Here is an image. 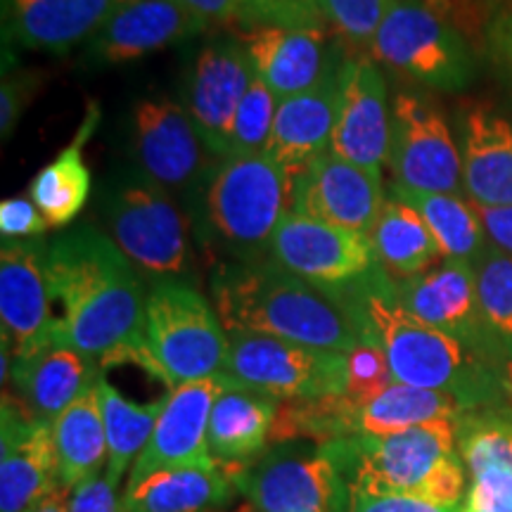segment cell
<instances>
[{
    "label": "cell",
    "instance_id": "obj_42",
    "mask_svg": "<svg viewBox=\"0 0 512 512\" xmlns=\"http://www.w3.org/2000/svg\"><path fill=\"white\" fill-rule=\"evenodd\" d=\"M69 512H124L119 486L107 479L105 470L83 479L69 491Z\"/></svg>",
    "mask_w": 512,
    "mask_h": 512
},
{
    "label": "cell",
    "instance_id": "obj_26",
    "mask_svg": "<svg viewBox=\"0 0 512 512\" xmlns=\"http://www.w3.org/2000/svg\"><path fill=\"white\" fill-rule=\"evenodd\" d=\"M119 0H8L5 31L27 50L64 55L93 38Z\"/></svg>",
    "mask_w": 512,
    "mask_h": 512
},
{
    "label": "cell",
    "instance_id": "obj_31",
    "mask_svg": "<svg viewBox=\"0 0 512 512\" xmlns=\"http://www.w3.org/2000/svg\"><path fill=\"white\" fill-rule=\"evenodd\" d=\"M463 413L465 408L453 396L392 382L361 406L351 403L349 437H380L432 420H458Z\"/></svg>",
    "mask_w": 512,
    "mask_h": 512
},
{
    "label": "cell",
    "instance_id": "obj_5",
    "mask_svg": "<svg viewBox=\"0 0 512 512\" xmlns=\"http://www.w3.org/2000/svg\"><path fill=\"white\" fill-rule=\"evenodd\" d=\"M190 207L197 238L228 264L264 261L290 211V176L266 152L219 159Z\"/></svg>",
    "mask_w": 512,
    "mask_h": 512
},
{
    "label": "cell",
    "instance_id": "obj_39",
    "mask_svg": "<svg viewBox=\"0 0 512 512\" xmlns=\"http://www.w3.org/2000/svg\"><path fill=\"white\" fill-rule=\"evenodd\" d=\"M394 382L392 370H389L387 356L375 339H363L354 351L347 354V392L344 396L361 406L384 387Z\"/></svg>",
    "mask_w": 512,
    "mask_h": 512
},
{
    "label": "cell",
    "instance_id": "obj_11",
    "mask_svg": "<svg viewBox=\"0 0 512 512\" xmlns=\"http://www.w3.org/2000/svg\"><path fill=\"white\" fill-rule=\"evenodd\" d=\"M133 155L150 181L190 202L216 164L188 110L164 95L133 110Z\"/></svg>",
    "mask_w": 512,
    "mask_h": 512
},
{
    "label": "cell",
    "instance_id": "obj_17",
    "mask_svg": "<svg viewBox=\"0 0 512 512\" xmlns=\"http://www.w3.org/2000/svg\"><path fill=\"white\" fill-rule=\"evenodd\" d=\"M252 79L254 67L238 38H216L192 62L183 107L216 159L228 157L230 133Z\"/></svg>",
    "mask_w": 512,
    "mask_h": 512
},
{
    "label": "cell",
    "instance_id": "obj_27",
    "mask_svg": "<svg viewBox=\"0 0 512 512\" xmlns=\"http://www.w3.org/2000/svg\"><path fill=\"white\" fill-rule=\"evenodd\" d=\"M337 110L339 74L311 91L280 100L266 155L283 166L290 178L299 174L313 159L330 150Z\"/></svg>",
    "mask_w": 512,
    "mask_h": 512
},
{
    "label": "cell",
    "instance_id": "obj_37",
    "mask_svg": "<svg viewBox=\"0 0 512 512\" xmlns=\"http://www.w3.org/2000/svg\"><path fill=\"white\" fill-rule=\"evenodd\" d=\"M278 98L259 76L254 74L252 86L242 100L238 117H235L233 133H230L228 157L238 155H259L266 152L271 140L275 112H278Z\"/></svg>",
    "mask_w": 512,
    "mask_h": 512
},
{
    "label": "cell",
    "instance_id": "obj_33",
    "mask_svg": "<svg viewBox=\"0 0 512 512\" xmlns=\"http://www.w3.org/2000/svg\"><path fill=\"white\" fill-rule=\"evenodd\" d=\"M95 121H98V112L91 110L79 136L64 147L53 162L43 166L29 183L31 202L41 209L50 228L69 226L86 207L88 195H91V171L83 159V143L91 136Z\"/></svg>",
    "mask_w": 512,
    "mask_h": 512
},
{
    "label": "cell",
    "instance_id": "obj_15",
    "mask_svg": "<svg viewBox=\"0 0 512 512\" xmlns=\"http://www.w3.org/2000/svg\"><path fill=\"white\" fill-rule=\"evenodd\" d=\"M254 74L278 100L306 93L339 74L344 57L323 29L313 24H256L242 31Z\"/></svg>",
    "mask_w": 512,
    "mask_h": 512
},
{
    "label": "cell",
    "instance_id": "obj_9",
    "mask_svg": "<svg viewBox=\"0 0 512 512\" xmlns=\"http://www.w3.org/2000/svg\"><path fill=\"white\" fill-rule=\"evenodd\" d=\"M370 53L375 62L434 91L460 93L475 79V60L465 38L427 0H394Z\"/></svg>",
    "mask_w": 512,
    "mask_h": 512
},
{
    "label": "cell",
    "instance_id": "obj_7",
    "mask_svg": "<svg viewBox=\"0 0 512 512\" xmlns=\"http://www.w3.org/2000/svg\"><path fill=\"white\" fill-rule=\"evenodd\" d=\"M145 351L157 380L174 389L223 373L228 330L195 287L164 280L147 292Z\"/></svg>",
    "mask_w": 512,
    "mask_h": 512
},
{
    "label": "cell",
    "instance_id": "obj_22",
    "mask_svg": "<svg viewBox=\"0 0 512 512\" xmlns=\"http://www.w3.org/2000/svg\"><path fill=\"white\" fill-rule=\"evenodd\" d=\"M456 444L470 479L460 512H512V406L465 411Z\"/></svg>",
    "mask_w": 512,
    "mask_h": 512
},
{
    "label": "cell",
    "instance_id": "obj_40",
    "mask_svg": "<svg viewBox=\"0 0 512 512\" xmlns=\"http://www.w3.org/2000/svg\"><path fill=\"white\" fill-rule=\"evenodd\" d=\"M43 83V74L27 67H8L5 64L3 81H0V133L8 140L22 119L24 110L38 93Z\"/></svg>",
    "mask_w": 512,
    "mask_h": 512
},
{
    "label": "cell",
    "instance_id": "obj_36",
    "mask_svg": "<svg viewBox=\"0 0 512 512\" xmlns=\"http://www.w3.org/2000/svg\"><path fill=\"white\" fill-rule=\"evenodd\" d=\"M475 280L486 332L512 366V256L489 242L475 261Z\"/></svg>",
    "mask_w": 512,
    "mask_h": 512
},
{
    "label": "cell",
    "instance_id": "obj_2",
    "mask_svg": "<svg viewBox=\"0 0 512 512\" xmlns=\"http://www.w3.org/2000/svg\"><path fill=\"white\" fill-rule=\"evenodd\" d=\"M363 339H375L394 382L453 396L465 411L512 406V366L411 316L380 266L337 292Z\"/></svg>",
    "mask_w": 512,
    "mask_h": 512
},
{
    "label": "cell",
    "instance_id": "obj_28",
    "mask_svg": "<svg viewBox=\"0 0 512 512\" xmlns=\"http://www.w3.org/2000/svg\"><path fill=\"white\" fill-rule=\"evenodd\" d=\"M280 401L254 389L226 387L209 418V453L223 470L252 463L271 446Z\"/></svg>",
    "mask_w": 512,
    "mask_h": 512
},
{
    "label": "cell",
    "instance_id": "obj_25",
    "mask_svg": "<svg viewBox=\"0 0 512 512\" xmlns=\"http://www.w3.org/2000/svg\"><path fill=\"white\" fill-rule=\"evenodd\" d=\"M102 366L95 358L81 354L62 335L34 356L12 358L10 380L17 396L34 418L53 422L98 384Z\"/></svg>",
    "mask_w": 512,
    "mask_h": 512
},
{
    "label": "cell",
    "instance_id": "obj_34",
    "mask_svg": "<svg viewBox=\"0 0 512 512\" xmlns=\"http://www.w3.org/2000/svg\"><path fill=\"white\" fill-rule=\"evenodd\" d=\"M389 195L399 197L401 202L411 207L422 216L427 228L432 230L434 240L439 242L444 259H458L475 264L484 249L489 247L482 221H479L475 204L465 200L456 192H425L403 188L399 183H392Z\"/></svg>",
    "mask_w": 512,
    "mask_h": 512
},
{
    "label": "cell",
    "instance_id": "obj_3",
    "mask_svg": "<svg viewBox=\"0 0 512 512\" xmlns=\"http://www.w3.org/2000/svg\"><path fill=\"white\" fill-rule=\"evenodd\" d=\"M216 311L226 330L287 339L304 347L349 354L363 342L361 328L337 292L283 271L273 261L228 264L211 278Z\"/></svg>",
    "mask_w": 512,
    "mask_h": 512
},
{
    "label": "cell",
    "instance_id": "obj_13",
    "mask_svg": "<svg viewBox=\"0 0 512 512\" xmlns=\"http://www.w3.org/2000/svg\"><path fill=\"white\" fill-rule=\"evenodd\" d=\"M268 261L309 283L339 292L375 271L368 235L287 211L275 230Z\"/></svg>",
    "mask_w": 512,
    "mask_h": 512
},
{
    "label": "cell",
    "instance_id": "obj_43",
    "mask_svg": "<svg viewBox=\"0 0 512 512\" xmlns=\"http://www.w3.org/2000/svg\"><path fill=\"white\" fill-rule=\"evenodd\" d=\"M486 46L491 57L512 74V0H496L486 22Z\"/></svg>",
    "mask_w": 512,
    "mask_h": 512
},
{
    "label": "cell",
    "instance_id": "obj_44",
    "mask_svg": "<svg viewBox=\"0 0 512 512\" xmlns=\"http://www.w3.org/2000/svg\"><path fill=\"white\" fill-rule=\"evenodd\" d=\"M349 512H460L458 508H439V505L418 501L408 496H368L351 491Z\"/></svg>",
    "mask_w": 512,
    "mask_h": 512
},
{
    "label": "cell",
    "instance_id": "obj_41",
    "mask_svg": "<svg viewBox=\"0 0 512 512\" xmlns=\"http://www.w3.org/2000/svg\"><path fill=\"white\" fill-rule=\"evenodd\" d=\"M50 228L31 197H10L0 202V235L3 240H36Z\"/></svg>",
    "mask_w": 512,
    "mask_h": 512
},
{
    "label": "cell",
    "instance_id": "obj_48",
    "mask_svg": "<svg viewBox=\"0 0 512 512\" xmlns=\"http://www.w3.org/2000/svg\"><path fill=\"white\" fill-rule=\"evenodd\" d=\"M233 512H254V508H252V505H242V508H238V510H233Z\"/></svg>",
    "mask_w": 512,
    "mask_h": 512
},
{
    "label": "cell",
    "instance_id": "obj_4",
    "mask_svg": "<svg viewBox=\"0 0 512 512\" xmlns=\"http://www.w3.org/2000/svg\"><path fill=\"white\" fill-rule=\"evenodd\" d=\"M323 446L356 494L408 496L439 508H463L470 479L458 453L456 420H432L411 430Z\"/></svg>",
    "mask_w": 512,
    "mask_h": 512
},
{
    "label": "cell",
    "instance_id": "obj_16",
    "mask_svg": "<svg viewBox=\"0 0 512 512\" xmlns=\"http://www.w3.org/2000/svg\"><path fill=\"white\" fill-rule=\"evenodd\" d=\"M392 140V107L380 67L366 55L347 57L339 72V110L332 155L382 174Z\"/></svg>",
    "mask_w": 512,
    "mask_h": 512
},
{
    "label": "cell",
    "instance_id": "obj_19",
    "mask_svg": "<svg viewBox=\"0 0 512 512\" xmlns=\"http://www.w3.org/2000/svg\"><path fill=\"white\" fill-rule=\"evenodd\" d=\"M382 174L325 152L290 178V211L368 235L380 216Z\"/></svg>",
    "mask_w": 512,
    "mask_h": 512
},
{
    "label": "cell",
    "instance_id": "obj_23",
    "mask_svg": "<svg viewBox=\"0 0 512 512\" xmlns=\"http://www.w3.org/2000/svg\"><path fill=\"white\" fill-rule=\"evenodd\" d=\"M207 27L209 22L178 0H119L91 38L88 53L107 64L131 62L181 43Z\"/></svg>",
    "mask_w": 512,
    "mask_h": 512
},
{
    "label": "cell",
    "instance_id": "obj_12",
    "mask_svg": "<svg viewBox=\"0 0 512 512\" xmlns=\"http://www.w3.org/2000/svg\"><path fill=\"white\" fill-rule=\"evenodd\" d=\"M389 169L394 183L463 195V159L451 126L434 102L401 91L392 105Z\"/></svg>",
    "mask_w": 512,
    "mask_h": 512
},
{
    "label": "cell",
    "instance_id": "obj_1",
    "mask_svg": "<svg viewBox=\"0 0 512 512\" xmlns=\"http://www.w3.org/2000/svg\"><path fill=\"white\" fill-rule=\"evenodd\" d=\"M53 302L62 306V335L102 370L136 363L155 377L145 351L147 294L140 271L110 235L76 226L48 245Z\"/></svg>",
    "mask_w": 512,
    "mask_h": 512
},
{
    "label": "cell",
    "instance_id": "obj_24",
    "mask_svg": "<svg viewBox=\"0 0 512 512\" xmlns=\"http://www.w3.org/2000/svg\"><path fill=\"white\" fill-rule=\"evenodd\" d=\"M463 188L482 207H512V121L484 102L456 114Z\"/></svg>",
    "mask_w": 512,
    "mask_h": 512
},
{
    "label": "cell",
    "instance_id": "obj_10",
    "mask_svg": "<svg viewBox=\"0 0 512 512\" xmlns=\"http://www.w3.org/2000/svg\"><path fill=\"white\" fill-rule=\"evenodd\" d=\"M221 377L228 387L254 389L278 401L325 399L347 392V354L228 330Z\"/></svg>",
    "mask_w": 512,
    "mask_h": 512
},
{
    "label": "cell",
    "instance_id": "obj_8",
    "mask_svg": "<svg viewBox=\"0 0 512 512\" xmlns=\"http://www.w3.org/2000/svg\"><path fill=\"white\" fill-rule=\"evenodd\" d=\"M223 472L254 512H349V482L323 444H271L252 463Z\"/></svg>",
    "mask_w": 512,
    "mask_h": 512
},
{
    "label": "cell",
    "instance_id": "obj_29",
    "mask_svg": "<svg viewBox=\"0 0 512 512\" xmlns=\"http://www.w3.org/2000/svg\"><path fill=\"white\" fill-rule=\"evenodd\" d=\"M235 486L221 465L159 470L121 494L124 512H207L233 501Z\"/></svg>",
    "mask_w": 512,
    "mask_h": 512
},
{
    "label": "cell",
    "instance_id": "obj_45",
    "mask_svg": "<svg viewBox=\"0 0 512 512\" xmlns=\"http://www.w3.org/2000/svg\"><path fill=\"white\" fill-rule=\"evenodd\" d=\"M472 204H475V211L491 245L512 256V207H482L477 202Z\"/></svg>",
    "mask_w": 512,
    "mask_h": 512
},
{
    "label": "cell",
    "instance_id": "obj_47",
    "mask_svg": "<svg viewBox=\"0 0 512 512\" xmlns=\"http://www.w3.org/2000/svg\"><path fill=\"white\" fill-rule=\"evenodd\" d=\"M29 512H69V491H50V494L43 498L41 503H36Z\"/></svg>",
    "mask_w": 512,
    "mask_h": 512
},
{
    "label": "cell",
    "instance_id": "obj_46",
    "mask_svg": "<svg viewBox=\"0 0 512 512\" xmlns=\"http://www.w3.org/2000/svg\"><path fill=\"white\" fill-rule=\"evenodd\" d=\"M178 3L195 12L197 17H202L204 22L226 24L238 22L245 12L247 0H178Z\"/></svg>",
    "mask_w": 512,
    "mask_h": 512
},
{
    "label": "cell",
    "instance_id": "obj_14",
    "mask_svg": "<svg viewBox=\"0 0 512 512\" xmlns=\"http://www.w3.org/2000/svg\"><path fill=\"white\" fill-rule=\"evenodd\" d=\"M0 325L12 358L34 356L60 335L43 240H3L0 247Z\"/></svg>",
    "mask_w": 512,
    "mask_h": 512
},
{
    "label": "cell",
    "instance_id": "obj_32",
    "mask_svg": "<svg viewBox=\"0 0 512 512\" xmlns=\"http://www.w3.org/2000/svg\"><path fill=\"white\" fill-rule=\"evenodd\" d=\"M57 486L72 491L76 484L105 470L107 434L102 420L98 384L53 422Z\"/></svg>",
    "mask_w": 512,
    "mask_h": 512
},
{
    "label": "cell",
    "instance_id": "obj_35",
    "mask_svg": "<svg viewBox=\"0 0 512 512\" xmlns=\"http://www.w3.org/2000/svg\"><path fill=\"white\" fill-rule=\"evenodd\" d=\"M98 396L107 434L105 475L114 486H119L124 472H131L133 463H136V458L143 453L152 432H155V425L166 403V394L162 399L150 403L131 401L107 380L105 370H102L98 380Z\"/></svg>",
    "mask_w": 512,
    "mask_h": 512
},
{
    "label": "cell",
    "instance_id": "obj_20",
    "mask_svg": "<svg viewBox=\"0 0 512 512\" xmlns=\"http://www.w3.org/2000/svg\"><path fill=\"white\" fill-rule=\"evenodd\" d=\"M226 387V380L216 375L169 389L155 432L128 472L126 486L169 467L219 465L209 453V418Z\"/></svg>",
    "mask_w": 512,
    "mask_h": 512
},
{
    "label": "cell",
    "instance_id": "obj_38",
    "mask_svg": "<svg viewBox=\"0 0 512 512\" xmlns=\"http://www.w3.org/2000/svg\"><path fill=\"white\" fill-rule=\"evenodd\" d=\"M347 48H370L394 0H313Z\"/></svg>",
    "mask_w": 512,
    "mask_h": 512
},
{
    "label": "cell",
    "instance_id": "obj_21",
    "mask_svg": "<svg viewBox=\"0 0 512 512\" xmlns=\"http://www.w3.org/2000/svg\"><path fill=\"white\" fill-rule=\"evenodd\" d=\"M57 486L53 425L34 418L17 394L0 411V512H29Z\"/></svg>",
    "mask_w": 512,
    "mask_h": 512
},
{
    "label": "cell",
    "instance_id": "obj_18",
    "mask_svg": "<svg viewBox=\"0 0 512 512\" xmlns=\"http://www.w3.org/2000/svg\"><path fill=\"white\" fill-rule=\"evenodd\" d=\"M392 290L396 302L425 325H432L470 344L472 349L508 363V358L498 351L494 339L486 332L477 302L475 264L444 259L430 271L413 275V278L396 280V283L392 280Z\"/></svg>",
    "mask_w": 512,
    "mask_h": 512
},
{
    "label": "cell",
    "instance_id": "obj_6",
    "mask_svg": "<svg viewBox=\"0 0 512 512\" xmlns=\"http://www.w3.org/2000/svg\"><path fill=\"white\" fill-rule=\"evenodd\" d=\"M110 238L131 264L157 283L178 280L190 266V219L174 195L143 171L124 169L100 195Z\"/></svg>",
    "mask_w": 512,
    "mask_h": 512
},
{
    "label": "cell",
    "instance_id": "obj_30",
    "mask_svg": "<svg viewBox=\"0 0 512 512\" xmlns=\"http://www.w3.org/2000/svg\"><path fill=\"white\" fill-rule=\"evenodd\" d=\"M377 266L389 278L406 280L444 261L439 242L411 204L389 195L368 233Z\"/></svg>",
    "mask_w": 512,
    "mask_h": 512
}]
</instances>
